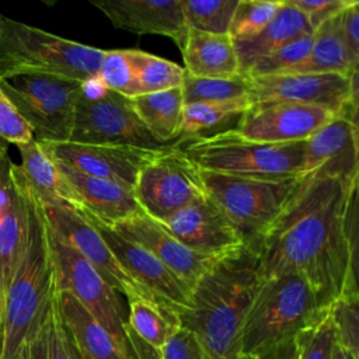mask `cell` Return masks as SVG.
<instances>
[{"label":"cell","instance_id":"obj_32","mask_svg":"<svg viewBox=\"0 0 359 359\" xmlns=\"http://www.w3.org/2000/svg\"><path fill=\"white\" fill-rule=\"evenodd\" d=\"M181 93L184 105L244 98L250 94V79L244 74L233 77H195L185 72Z\"/></svg>","mask_w":359,"mask_h":359},{"label":"cell","instance_id":"obj_31","mask_svg":"<svg viewBox=\"0 0 359 359\" xmlns=\"http://www.w3.org/2000/svg\"><path fill=\"white\" fill-rule=\"evenodd\" d=\"M129 55L136 73L139 95L181 87L185 70L180 65L139 49H129Z\"/></svg>","mask_w":359,"mask_h":359},{"label":"cell","instance_id":"obj_7","mask_svg":"<svg viewBox=\"0 0 359 359\" xmlns=\"http://www.w3.org/2000/svg\"><path fill=\"white\" fill-rule=\"evenodd\" d=\"M0 88L42 143L69 142L83 81L46 73L0 76Z\"/></svg>","mask_w":359,"mask_h":359},{"label":"cell","instance_id":"obj_18","mask_svg":"<svg viewBox=\"0 0 359 359\" xmlns=\"http://www.w3.org/2000/svg\"><path fill=\"white\" fill-rule=\"evenodd\" d=\"M161 223L184 245L208 257L220 258L245 245L238 231L209 198L178 210Z\"/></svg>","mask_w":359,"mask_h":359},{"label":"cell","instance_id":"obj_41","mask_svg":"<svg viewBox=\"0 0 359 359\" xmlns=\"http://www.w3.org/2000/svg\"><path fill=\"white\" fill-rule=\"evenodd\" d=\"M339 38L349 55V59L355 66L359 60V3L352 0L348 7H345L335 17Z\"/></svg>","mask_w":359,"mask_h":359},{"label":"cell","instance_id":"obj_9","mask_svg":"<svg viewBox=\"0 0 359 359\" xmlns=\"http://www.w3.org/2000/svg\"><path fill=\"white\" fill-rule=\"evenodd\" d=\"M69 142L143 149L171 147L151 136L136 115L130 98L104 87L98 79L83 83Z\"/></svg>","mask_w":359,"mask_h":359},{"label":"cell","instance_id":"obj_16","mask_svg":"<svg viewBox=\"0 0 359 359\" xmlns=\"http://www.w3.org/2000/svg\"><path fill=\"white\" fill-rule=\"evenodd\" d=\"M41 147L55 161L84 174L115 181L133 189L140 170L158 153L168 149H143L118 144H84L74 142L42 143Z\"/></svg>","mask_w":359,"mask_h":359},{"label":"cell","instance_id":"obj_33","mask_svg":"<svg viewBox=\"0 0 359 359\" xmlns=\"http://www.w3.org/2000/svg\"><path fill=\"white\" fill-rule=\"evenodd\" d=\"M238 0H180L188 29L229 34Z\"/></svg>","mask_w":359,"mask_h":359},{"label":"cell","instance_id":"obj_12","mask_svg":"<svg viewBox=\"0 0 359 359\" xmlns=\"http://www.w3.org/2000/svg\"><path fill=\"white\" fill-rule=\"evenodd\" d=\"M251 104L261 101H289L325 108L356 122L358 72L272 74L248 77Z\"/></svg>","mask_w":359,"mask_h":359},{"label":"cell","instance_id":"obj_23","mask_svg":"<svg viewBox=\"0 0 359 359\" xmlns=\"http://www.w3.org/2000/svg\"><path fill=\"white\" fill-rule=\"evenodd\" d=\"M184 70L195 77H233L241 74L234 41L229 34L188 29L180 49Z\"/></svg>","mask_w":359,"mask_h":359},{"label":"cell","instance_id":"obj_44","mask_svg":"<svg viewBox=\"0 0 359 359\" xmlns=\"http://www.w3.org/2000/svg\"><path fill=\"white\" fill-rule=\"evenodd\" d=\"M259 356L261 359H297L294 337L278 344L276 346L271 348Z\"/></svg>","mask_w":359,"mask_h":359},{"label":"cell","instance_id":"obj_13","mask_svg":"<svg viewBox=\"0 0 359 359\" xmlns=\"http://www.w3.org/2000/svg\"><path fill=\"white\" fill-rule=\"evenodd\" d=\"M105 241L122 268L163 307L180 316L188 309L191 289L178 279L163 262L142 245L118 234L111 226L79 208Z\"/></svg>","mask_w":359,"mask_h":359},{"label":"cell","instance_id":"obj_27","mask_svg":"<svg viewBox=\"0 0 359 359\" xmlns=\"http://www.w3.org/2000/svg\"><path fill=\"white\" fill-rule=\"evenodd\" d=\"M335 17L316 29L314 42L309 55L300 63L287 69L282 74L339 73L352 76L358 72V66H355L349 59V55L339 38Z\"/></svg>","mask_w":359,"mask_h":359},{"label":"cell","instance_id":"obj_4","mask_svg":"<svg viewBox=\"0 0 359 359\" xmlns=\"http://www.w3.org/2000/svg\"><path fill=\"white\" fill-rule=\"evenodd\" d=\"M304 142L259 143L245 139L233 128L181 137L175 147L202 171L280 181L304 174Z\"/></svg>","mask_w":359,"mask_h":359},{"label":"cell","instance_id":"obj_6","mask_svg":"<svg viewBox=\"0 0 359 359\" xmlns=\"http://www.w3.org/2000/svg\"><path fill=\"white\" fill-rule=\"evenodd\" d=\"M104 53L0 15V76L35 72L86 83L98 77Z\"/></svg>","mask_w":359,"mask_h":359},{"label":"cell","instance_id":"obj_43","mask_svg":"<svg viewBox=\"0 0 359 359\" xmlns=\"http://www.w3.org/2000/svg\"><path fill=\"white\" fill-rule=\"evenodd\" d=\"M121 351L123 359H163L161 351L142 339L128 323L123 324V341Z\"/></svg>","mask_w":359,"mask_h":359},{"label":"cell","instance_id":"obj_39","mask_svg":"<svg viewBox=\"0 0 359 359\" xmlns=\"http://www.w3.org/2000/svg\"><path fill=\"white\" fill-rule=\"evenodd\" d=\"M32 139L31 128L0 88V140L18 146Z\"/></svg>","mask_w":359,"mask_h":359},{"label":"cell","instance_id":"obj_10","mask_svg":"<svg viewBox=\"0 0 359 359\" xmlns=\"http://www.w3.org/2000/svg\"><path fill=\"white\" fill-rule=\"evenodd\" d=\"M133 194L142 210L158 222L208 198L201 168L175 144L140 170Z\"/></svg>","mask_w":359,"mask_h":359},{"label":"cell","instance_id":"obj_17","mask_svg":"<svg viewBox=\"0 0 359 359\" xmlns=\"http://www.w3.org/2000/svg\"><path fill=\"white\" fill-rule=\"evenodd\" d=\"M111 227L122 237L151 252L189 289L217 259L222 258L208 257L192 251L161 222L150 217L144 212Z\"/></svg>","mask_w":359,"mask_h":359},{"label":"cell","instance_id":"obj_20","mask_svg":"<svg viewBox=\"0 0 359 359\" xmlns=\"http://www.w3.org/2000/svg\"><path fill=\"white\" fill-rule=\"evenodd\" d=\"M114 27L137 35H163L181 49L188 27L180 0H105L93 1Z\"/></svg>","mask_w":359,"mask_h":359},{"label":"cell","instance_id":"obj_19","mask_svg":"<svg viewBox=\"0 0 359 359\" xmlns=\"http://www.w3.org/2000/svg\"><path fill=\"white\" fill-rule=\"evenodd\" d=\"M320 170L352 187L358 184V123L335 115L304 142V172Z\"/></svg>","mask_w":359,"mask_h":359},{"label":"cell","instance_id":"obj_2","mask_svg":"<svg viewBox=\"0 0 359 359\" xmlns=\"http://www.w3.org/2000/svg\"><path fill=\"white\" fill-rule=\"evenodd\" d=\"M258 280L257 254L244 245L217 259L191 287L188 309L178 318L208 359H236L241 352V328Z\"/></svg>","mask_w":359,"mask_h":359},{"label":"cell","instance_id":"obj_1","mask_svg":"<svg viewBox=\"0 0 359 359\" xmlns=\"http://www.w3.org/2000/svg\"><path fill=\"white\" fill-rule=\"evenodd\" d=\"M349 187L320 170L304 172L254 251L259 278L296 272L325 311L358 289V255L348 240Z\"/></svg>","mask_w":359,"mask_h":359},{"label":"cell","instance_id":"obj_5","mask_svg":"<svg viewBox=\"0 0 359 359\" xmlns=\"http://www.w3.org/2000/svg\"><path fill=\"white\" fill-rule=\"evenodd\" d=\"M323 311L309 282L296 272L259 278L241 328V352L258 356L293 338Z\"/></svg>","mask_w":359,"mask_h":359},{"label":"cell","instance_id":"obj_42","mask_svg":"<svg viewBox=\"0 0 359 359\" xmlns=\"http://www.w3.org/2000/svg\"><path fill=\"white\" fill-rule=\"evenodd\" d=\"M292 6L299 8L309 20L311 28L316 31L320 25L339 14L352 0H287Z\"/></svg>","mask_w":359,"mask_h":359},{"label":"cell","instance_id":"obj_3","mask_svg":"<svg viewBox=\"0 0 359 359\" xmlns=\"http://www.w3.org/2000/svg\"><path fill=\"white\" fill-rule=\"evenodd\" d=\"M24 187L28 215L27 236L21 258L3 294L0 359H25L28 341L56 292L46 220L39 201L25 180Z\"/></svg>","mask_w":359,"mask_h":359},{"label":"cell","instance_id":"obj_34","mask_svg":"<svg viewBox=\"0 0 359 359\" xmlns=\"http://www.w3.org/2000/svg\"><path fill=\"white\" fill-rule=\"evenodd\" d=\"M283 0H238L231 17L229 35L233 41L255 36L275 17Z\"/></svg>","mask_w":359,"mask_h":359},{"label":"cell","instance_id":"obj_37","mask_svg":"<svg viewBox=\"0 0 359 359\" xmlns=\"http://www.w3.org/2000/svg\"><path fill=\"white\" fill-rule=\"evenodd\" d=\"M316 31L313 34L300 36L275 52L258 59L244 74L247 77H259V76H272L282 74L287 69L300 63L310 52L314 42Z\"/></svg>","mask_w":359,"mask_h":359},{"label":"cell","instance_id":"obj_22","mask_svg":"<svg viewBox=\"0 0 359 359\" xmlns=\"http://www.w3.org/2000/svg\"><path fill=\"white\" fill-rule=\"evenodd\" d=\"M57 304L79 359H123L114 337L74 296L57 290Z\"/></svg>","mask_w":359,"mask_h":359},{"label":"cell","instance_id":"obj_35","mask_svg":"<svg viewBox=\"0 0 359 359\" xmlns=\"http://www.w3.org/2000/svg\"><path fill=\"white\" fill-rule=\"evenodd\" d=\"M337 342L330 311L325 310L294 335L297 359H331Z\"/></svg>","mask_w":359,"mask_h":359},{"label":"cell","instance_id":"obj_28","mask_svg":"<svg viewBox=\"0 0 359 359\" xmlns=\"http://www.w3.org/2000/svg\"><path fill=\"white\" fill-rule=\"evenodd\" d=\"M25 359H79L59 310L57 289L28 341Z\"/></svg>","mask_w":359,"mask_h":359},{"label":"cell","instance_id":"obj_14","mask_svg":"<svg viewBox=\"0 0 359 359\" xmlns=\"http://www.w3.org/2000/svg\"><path fill=\"white\" fill-rule=\"evenodd\" d=\"M41 208L48 226L77 250L100 272L105 282L118 293L125 294L128 302L135 299L156 302L150 293L122 268L98 231L79 209L59 205H41Z\"/></svg>","mask_w":359,"mask_h":359},{"label":"cell","instance_id":"obj_11","mask_svg":"<svg viewBox=\"0 0 359 359\" xmlns=\"http://www.w3.org/2000/svg\"><path fill=\"white\" fill-rule=\"evenodd\" d=\"M46 230L56 289L74 296L121 346L126 314L118 292L105 282L100 272L77 250L57 236L48 223Z\"/></svg>","mask_w":359,"mask_h":359},{"label":"cell","instance_id":"obj_29","mask_svg":"<svg viewBox=\"0 0 359 359\" xmlns=\"http://www.w3.org/2000/svg\"><path fill=\"white\" fill-rule=\"evenodd\" d=\"M126 323L142 339L158 349L181 327L180 318L174 311L146 299L129 300Z\"/></svg>","mask_w":359,"mask_h":359},{"label":"cell","instance_id":"obj_46","mask_svg":"<svg viewBox=\"0 0 359 359\" xmlns=\"http://www.w3.org/2000/svg\"><path fill=\"white\" fill-rule=\"evenodd\" d=\"M236 359H261L257 353H250V352H240Z\"/></svg>","mask_w":359,"mask_h":359},{"label":"cell","instance_id":"obj_47","mask_svg":"<svg viewBox=\"0 0 359 359\" xmlns=\"http://www.w3.org/2000/svg\"><path fill=\"white\" fill-rule=\"evenodd\" d=\"M1 335H3V297L0 293V349H1Z\"/></svg>","mask_w":359,"mask_h":359},{"label":"cell","instance_id":"obj_30","mask_svg":"<svg viewBox=\"0 0 359 359\" xmlns=\"http://www.w3.org/2000/svg\"><path fill=\"white\" fill-rule=\"evenodd\" d=\"M251 105L248 97L216 102L185 104L182 108V137L198 136L224 125L236 116H241Z\"/></svg>","mask_w":359,"mask_h":359},{"label":"cell","instance_id":"obj_25","mask_svg":"<svg viewBox=\"0 0 359 359\" xmlns=\"http://www.w3.org/2000/svg\"><path fill=\"white\" fill-rule=\"evenodd\" d=\"M17 149L21 156V165L18 168L41 205L80 208L76 194L60 174L56 163L41 147L39 142L32 139L28 143L18 144Z\"/></svg>","mask_w":359,"mask_h":359},{"label":"cell","instance_id":"obj_8","mask_svg":"<svg viewBox=\"0 0 359 359\" xmlns=\"http://www.w3.org/2000/svg\"><path fill=\"white\" fill-rule=\"evenodd\" d=\"M300 177L269 181L202 171L208 198L252 250L286 205Z\"/></svg>","mask_w":359,"mask_h":359},{"label":"cell","instance_id":"obj_36","mask_svg":"<svg viewBox=\"0 0 359 359\" xmlns=\"http://www.w3.org/2000/svg\"><path fill=\"white\" fill-rule=\"evenodd\" d=\"M97 79L104 87L128 98L139 95L136 73L129 49L105 50Z\"/></svg>","mask_w":359,"mask_h":359},{"label":"cell","instance_id":"obj_15","mask_svg":"<svg viewBox=\"0 0 359 359\" xmlns=\"http://www.w3.org/2000/svg\"><path fill=\"white\" fill-rule=\"evenodd\" d=\"M335 116L334 112L299 102H254L234 128L245 139L259 143H292L307 140Z\"/></svg>","mask_w":359,"mask_h":359},{"label":"cell","instance_id":"obj_40","mask_svg":"<svg viewBox=\"0 0 359 359\" xmlns=\"http://www.w3.org/2000/svg\"><path fill=\"white\" fill-rule=\"evenodd\" d=\"M160 351L163 359H208L198 337L185 327H178Z\"/></svg>","mask_w":359,"mask_h":359},{"label":"cell","instance_id":"obj_45","mask_svg":"<svg viewBox=\"0 0 359 359\" xmlns=\"http://www.w3.org/2000/svg\"><path fill=\"white\" fill-rule=\"evenodd\" d=\"M358 358H359L358 355H355L353 352H351L349 349L341 346V345L337 342L331 359H358Z\"/></svg>","mask_w":359,"mask_h":359},{"label":"cell","instance_id":"obj_21","mask_svg":"<svg viewBox=\"0 0 359 359\" xmlns=\"http://www.w3.org/2000/svg\"><path fill=\"white\" fill-rule=\"evenodd\" d=\"M55 163L76 194L80 209L87 210L98 220L114 226L143 212L135 198L133 189L115 181L84 174L63 163Z\"/></svg>","mask_w":359,"mask_h":359},{"label":"cell","instance_id":"obj_26","mask_svg":"<svg viewBox=\"0 0 359 359\" xmlns=\"http://www.w3.org/2000/svg\"><path fill=\"white\" fill-rule=\"evenodd\" d=\"M130 101L142 123L160 143L172 146L182 137L184 100L181 87L140 94Z\"/></svg>","mask_w":359,"mask_h":359},{"label":"cell","instance_id":"obj_38","mask_svg":"<svg viewBox=\"0 0 359 359\" xmlns=\"http://www.w3.org/2000/svg\"><path fill=\"white\" fill-rule=\"evenodd\" d=\"M328 311L338 344L359 356V292L344 293Z\"/></svg>","mask_w":359,"mask_h":359},{"label":"cell","instance_id":"obj_24","mask_svg":"<svg viewBox=\"0 0 359 359\" xmlns=\"http://www.w3.org/2000/svg\"><path fill=\"white\" fill-rule=\"evenodd\" d=\"M313 32L307 17L287 0H283L282 7L261 32L248 39L234 41L241 74H245L258 59Z\"/></svg>","mask_w":359,"mask_h":359}]
</instances>
